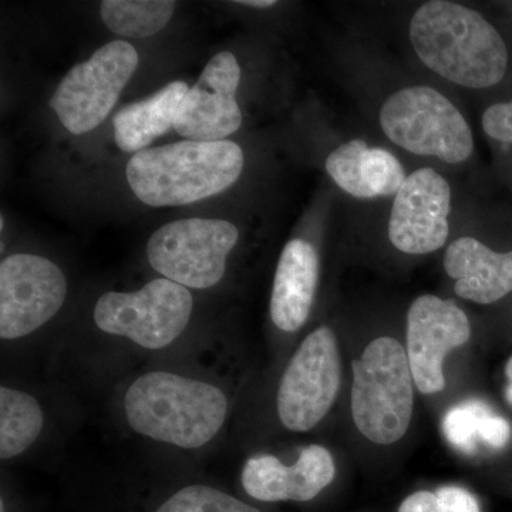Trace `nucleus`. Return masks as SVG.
I'll use <instances>...</instances> for the list:
<instances>
[{
    "label": "nucleus",
    "instance_id": "6ab92c4d",
    "mask_svg": "<svg viewBox=\"0 0 512 512\" xmlns=\"http://www.w3.org/2000/svg\"><path fill=\"white\" fill-rule=\"evenodd\" d=\"M45 414L39 400L13 387H0V458L22 456L39 439Z\"/></svg>",
    "mask_w": 512,
    "mask_h": 512
},
{
    "label": "nucleus",
    "instance_id": "9d476101",
    "mask_svg": "<svg viewBox=\"0 0 512 512\" xmlns=\"http://www.w3.org/2000/svg\"><path fill=\"white\" fill-rule=\"evenodd\" d=\"M62 269L33 254L6 256L0 264V338L18 340L45 326L63 308Z\"/></svg>",
    "mask_w": 512,
    "mask_h": 512
},
{
    "label": "nucleus",
    "instance_id": "a878e982",
    "mask_svg": "<svg viewBox=\"0 0 512 512\" xmlns=\"http://www.w3.org/2000/svg\"><path fill=\"white\" fill-rule=\"evenodd\" d=\"M399 512H441L437 495L419 491L407 497L400 505Z\"/></svg>",
    "mask_w": 512,
    "mask_h": 512
},
{
    "label": "nucleus",
    "instance_id": "20e7f679",
    "mask_svg": "<svg viewBox=\"0 0 512 512\" xmlns=\"http://www.w3.org/2000/svg\"><path fill=\"white\" fill-rule=\"evenodd\" d=\"M413 383L409 357L396 339L373 340L353 362V420L367 440L402 439L413 416Z\"/></svg>",
    "mask_w": 512,
    "mask_h": 512
},
{
    "label": "nucleus",
    "instance_id": "5701e85b",
    "mask_svg": "<svg viewBox=\"0 0 512 512\" xmlns=\"http://www.w3.org/2000/svg\"><path fill=\"white\" fill-rule=\"evenodd\" d=\"M483 128L494 140L512 144V100L488 107L483 116Z\"/></svg>",
    "mask_w": 512,
    "mask_h": 512
},
{
    "label": "nucleus",
    "instance_id": "0eeeda50",
    "mask_svg": "<svg viewBox=\"0 0 512 512\" xmlns=\"http://www.w3.org/2000/svg\"><path fill=\"white\" fill-rule=\"evenodd\" d=\"M238 239V228L228 221H174L151 235L147 258L154 271L175 284L210 289L224 278L228 255Z\"/></svg>",
    "mask_w": 512,
    "mask_h": 512
},
{
    "label": "nucleus",
    "instance_id": "423d86ee",
    "mask_svg": "<svg viewBox=\"0 0 512 512\" xmlns=\"http://www.w3.org/2000/svg\"><path fill=\"white\" fill-rule=\"evenodd\" d=\"M194 298L190 289L170 279H153L134 292H107L94 306L101 332L119 336L147 350L173 345L190 325Z\"/></svg>",
    "mask_w": 512,
    "mask_h": 512
},
{
    "label": "nucleus",
    "instance_id": "4be33fe9",
    "mask_svg": "<svg viewBox=\"0 0 512 512\" xmlns=\"http://www.w3.org/2000/svg\"><path fill=\"white\" fill-rule=\"evenodd\" d=\"M488 412H491L490 407L480 400H467L451 407L443 420L444 436L458 450L474 453L480 440L478 429L481 420Z\"/></svg>",
    "mask_w": 512,
    "mask_h": 512
},
{
    "label": "nucleus",
    "instance_id": "412c9836",
    "mask_svg": "<svg viewBox=\"0 0 512 512\" xmlns=\"http://www.w3.org/2000/svg\"><path fill=\"white\" fill-rule=\"evenodd\" d=\"M151 512H261L254 505L207 484H190L164 498Z\"/></svg>",
    "mask_w": 512,
    "mask_h": 512
},
{
    "label": "nucleus",
    "instance_id": "f03ea898",
    "mask_svg": "<svg viewBox=\"0 0 512 512\" xmlns=\"http://www.w3.org/2000/svg\"><path fill=\"white\" fill-rule=\"evenodd\" d=\"M410 40L430 70L468 89L495 86L507 72L503 37L480 13L458 3L434 0L420 6Z\"/></svg>",
    "mask_w": 512,
    "mask_h": 512
},
{
    "label": "nucleus",
    "instance_id": "bb28decb",
    "mask_svg": "<svg viewBox=\"0 0 512 512\" xmlns=\"http://www.w3.org/2000/svg\"><path fill=\"white\" fill-rule=\"evenodd\" d=\"M239 5L249 6V8H272L276 5L274 0H242L237 2Z\"/></svg>",
    "mask_w": 512,
    "mask_h": 512
},
{
    "label": "nucleus",
    "instance_id": "6e6552de",
    "mask_svg": "<svg viewBox=\"0 0 512 512\" xmlns=\"http://www.w3.org/2000/svg\"><path fill=\"white\" fill-rule=\"evenodd\" d=\"M137 66V50L124 40L107 43L87 62L74 66L50 100L60 123L73 134L99 127L116 106Z\"/></svg>",
    "mask_w": 512,
    "mask_h": 512
},
{
    "label": "nucleus",
    "instance_id": "2eb2a0df",
    "mask_svg": "<svg viewBox=\"0 0 512 512\" xmlns=\"http://www.w3.org/2000/svg\"><path fill=\"white\" fill-rule=\"evenodd\" d=\"M460 298L490 305L512 292V251L500 254L471 237L458 238L444 255Z\"/></svg>",
    "mask_w": 512,
    "mask_h": 512
},
{
    "label": "nucleus",
    "instance_id": "c85d7f7f",
    "mask_svg": "<svg viewBox=\"0 0 512 512\" xmlns=\"http://www.w3.org/2000/svg\"><path fill=\"white\" fill-rule=\"evenodd\" d=\"M507 376H508V379H510V382H512V357L510 359V362H508V365H507Z\"/></svg>",
    "mask_w": 512,
    "mask_h": 512
},
{
    "label": "nucleus",
    "instance_id": "b1692460",
    "mask_svg": "<svg viewBox=\"0 0 512 512\" xmlns=\"http://www.w3.org/2000/svg\"><path fill=\"white\" fill-rule=\"evenodd\" d=\"M441 512H481L480 504L466 488L446 485L437 490Z\"/></svg>",
    "mask_w": 512,
    "mask_h": 512
},
{
    "label": "nucleus",
    "instance_id": "aec40b11",
    "mask_svg": "<svg viewBox=\"0 0 512 512\" xmlns=\"http://www.w3.org/2000/svg\"><path fill=\"white\" fill-rule=\"evenodd\" d=\"M177 3L173 0H104L100 15L104 25L124 37H150L168 25Z\"/></svg>",
    "mask_w": 512,
    "mask_h": 512
},
{
    "label": "nucleus",
    "instance_id": "1a4fd4ad",
    "mask_svg": "<svg viewBox=\"0 0 512 512\" xmlns=\"http://www.w3.org/2000/svg\"><path fill=\"white\" fill-rule=\"evenodd\" d=\"M340 387V356L335 333L313 330L293 353L279 382L276 407L286 429L305 433L332 409Z\"/></svg>",
    "mask_w": 512,
    "mask_h": 512
},
{
    "label": "nucleus",
    "instance_id": "f257e3e1",
    "mask_svg": "<svg viewBox=\"0 0 512 512\" xmlns=\"http://www.w3.org/2000/svg\"><path fill=\"white\" fill-rule=\"evenodd\" d=\"M123 410L128 427L138 436L181 450H200L224 429L229 399L208 380L151 370L128 384Z\"/></svg>",
    "mask_w": 512,
    "mask_h": 512
},
{
    "label": "nucleus",
    "instance_id": "4468645a",
    "mask_svg": "<svg viewBox=\"0 0 512 512\" xmlns=\"http://www.w3.org/2000/svg\"><path fill=\"white\" fill-rule=\"evenodd\" d=\"M335 476V461L328 448L312 444L303 448L292 466L271 454L249 458L241 480L245 493L255 500L305 503L318 497Z\"/></svg>",
    "mask_w": 512,
    "mask_h": 512
},
{
    "label": "nucleus",
    "instance_id": "ddd939ff",
    "mask_svg": "<svg viewBox=\"0 0 512 512\" xmlns=\"http://www.w3.org/2000/svg\"><path fill=\"white\" fill-rule=\"evenodd\" d=\"M239 80L241 67L232 53L212 57L181 100L175 131L191 141H222L238 131L242 124L237 103Z\"/></svg>",
    "mask_w": 512,
    "mask_h": 512
},
{
    "label": "nucleus",
    "instance_id": "39448f33",
    "mask_svg": "<svg viewBox=\"0 0 512 512\" xmlns=\"http://www.w3.org/2000/svg\"><path fill=\"white\" fill-rule=\"evenodd\" d=\"M380 126L396 146L417 156L458 164L473 153V133L463 114L431 87H407L390 96L380 110Z\"/></svg>",
    "mask_w": 512,
    "mask_h": 512
},
{
    "label": "nucleus",
    "instance_id": "393cba45",
    "mask_svg": "<svg viewBox=\"0 0 512 512\" xmlns=\"http://www.w3.org/2000/svg\"><path fill=\"white\" fill-rule=\"evenodd\" d=\"M478 436H480L481 441H484L490 447L504 448L511 439L510 423L491 410L481 420Z\"/></svg>",
    "mask_w": 512,
    "mask_h": 512
},
{
    "label": "nucleus",
    "instance_id": "f3484780",
    "mask_svg": "<svg viewBox=\"0 0 512 512\" xmlns=\"http://www.w3.org/2000/svg\"><path fill=\"white\" fill-rule=\"evenodd\" d=\"M326 171L343 191L362 200L396 195L407 178L393 154L362 140L336 148L326 160Z\"/></svg>",
    "mask_w": 512,
    "mask_h": 512
},
{
    "label": "nucleus",
    "instance_id": "9b49d317",
    "mask_svg": "<svg viewBox=\"0 0 512 512\" xmlns=\"http://www.w3.org/2000/svg\"><path fill=\"white\" fill-rule=\"evenodd\" d=\"M470 335V320L453 301L423 295L413 302L407 313V357L421 393L443 392L444 359Z\"/></svg>",
    "mask_w": 512,
    "mask_h": 512
},
{
    "label": "nucleus",
    "instance_id": "dca6fc26",
    "mask_svg": "<svg viewBox=\"0 0 512 512\" xmlns=\"http://www.w3.org/2000/svg\"><path fill=\"white\" fill-rule=\"evenodd\" d=\"M318 278V252L305 239H292L279 258L272 288L271 318L276 328L291 333L305 325Z\"/></svg>",
    "mask_w": 512,
    "mask_h": 512
},
{
    "label": "nucleus",
    "instance_id": "cd10ccee",
    "mask_svg": "<svg viewBox=\"0 0 512 512\" xmlns=\"http://www.w3.org/2000/svg\"><path fill=\"white\" fill-rule=\"evenodd\" d=\"M505 397H507L508 403L512 404V382L508 384L507 392H505Z\"/></svg>",
    "mask_w": 512,
    "mask_h": 512
},
{
    "label": "nucleus",
    "instance_id": "f8f14e48",
    "mask_svg": "<svg viewBox=\"0 0 512 512\" xmlns=\"http://www.w3.org/2000/svg\"><path fill=\"white\" fill-rule=\"evenodd\" d=\"M451 188L431 168L414 171L394 197L389 238L404 254L423 255L437 251L448 238Z\"/></svg>",
    "mask_w": 512,
    "mask_h": 512
},
{
    "label": "nucleus",
    "instance_id": "7ed1b4c3",
    "mask_svg": "<svg viewBox=\"0 0 512 512\" xmlns=\"http://www.w3.org/2000/svg\"><path fill=\"white\" fill-rule=\"evenodd\" d=\"M244 153L234 141H191L147 148L127 165L131 191L150 207H180L237 183Z\"/></svg>",
    "mask_w": 512,
    "mask_h": 512
},
{
    "label": "nucleus",
    "instance_id": "a211bd4d",
    "mask_svg": "<svg viewBox=\"0 0 512 512\" xmlns=\"http://www.w3.org/2000/svg\"><path fill=\"white\" fill-rule=\"evenodd\" d=\"M187 92V84L173 82L148 99L121 109L114 117L117 147L124 153L147 150L156 138L174 128L178 107Z\"/></svg>",
    "mask_w": 512,
    "mask_h": 512
}]
</instances>
